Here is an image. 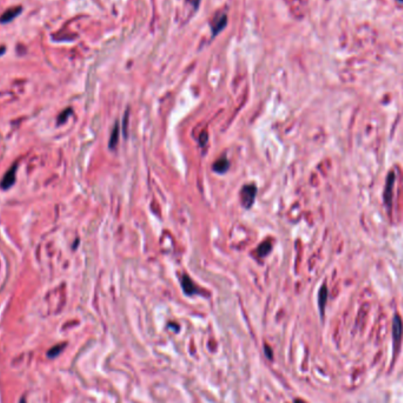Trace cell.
<instances>
[{"mask_svg":"<svg viewBox=\"0 0 403 403\" xmlns=\"http://www.w3.org/2000/svg\"><path fill=\"white\" fill-rule=\"evenodd\" d=\"M266 354L268 356V358L272 360V349H270V346H266Z\"/></svg>","mask_w":403,"mask_h":403,"instance_id":"9a60e30c","label":"cell"},{"mask_svg":"<svg viewBox=\"0 0 403 403\" xmlns=\"http://www.w3.org/2000/svg\"><path fill=\"white\" fill-rule=\"evenodd\" d=\"M228 24V18L226 14H220L218 16L217 18H214V20L212 22V25H211V30H212V36L216 37L218 33H220L224 30Z\"/></svg>","mask_w":403,"mask_h":403,"instance_id":"277c9868","label":"cell"},{"mask_svg":"<svg viewBox=\"0 0 403 403\" xmlns=\"http://www.w3.org/2000/svg\"><path fill=\"white\" fill-rule=\"evenodd\" d=\"M16 165H13V166L10 169L6 174L2 178V183H0V186H2V189L4 190H8L10 188L13 186V184L16 183Z\"/></svg>","mask_w":403,"mask_h":403,"instance_id":"7a4b0ae2","label":"cell"},{"mask_svg":"<svg viewBox=\"0 0 403 403\" xmlns=\"http://www.w3.org/2000/svg\"><path fill=\"white\" fill-rule=\"evenodd\" d=\"M118 140H120V124H116L112 136L110 138V148H114L118 144Z\"/></svg>","mask_w":403,"mask_h":403,"instance_id":"8fae6325","label":"cell"},{"mask_svg":"<svg viewBox=\"0 0 403 403\" xmlns=\"http://www.w3.org/2000/svg\"><path fill=\"white\" fill-rule=\"evenodd\" d=\"M206 142H208V134H206V132H203V134H202L200 137V146H206Z\"/></svg>","mask_w":403,"mask_h":403,"instance_id":"5bb4252c","label":"cell"},{"mask_svg":"<svg viewBox=\"0 0 403 403\" xmlns=\"http://www.w3.org/2000/svg\"><path fill=\"white\" fill-rule=\"evenodd\" d=\"M318 303H320V309H321V312L322 315L324 314V308H326V300H328V289H326V286H322L321 292H320V298H318Z\"/></svg>","mask_w":403,"mask_h":403,"instance_id":"30bf717a","label":"cell"},{"mask_svg":"<svg viewBox=\"0 0 403 403\" xmlns=\"http://www.w3.org/2000/svg\"><path fill=\"white\" fill-rule=\"evenodd\" d=\"M257 196V188L255 186H246L242 189L240 192V200H242V206L246 209H249L254 206Z\"/></svg>","mask_w":403,"mask_h":403,"instance_id":"6da1fadb","label":"cell"},{"mask_svg":"<svg viewBox=\"0 0 403 403\" xmlns=\"http://www.w3.org/2000/svg\"><path fill=\"white\" fill-rule=\"evenodd\" d=\"M272 249V243L270 242V240H266V242H263L258 248H257V254H258L260 258H263V257L269 255Z\"/></svg>","mask_w":403,"mask_h":403,"instance_id":"9c48e42d","label":"cell"},{"mask_svg":"<svg viewBox=\"0 0 403 403\" xmlns=\"http://www.w3.org/2000/svg\"><path fill=\"white\" fill-rule=\"evenodd\" d=\"M295 403H306L304 401H302V400H296Z\"/></svg>","mask_w":403,"mask_h":403,"instance_id":"2e32d148","label":"cell"},{"mask_svg":"<svg viewBox=\"0 0 403 403\" xmlns=\"http://www.w3.org/2000/svg\"><path fill=\"white\" fill-rule=\"evenodd\" d=\"M402 335H403L402 320L400 316H395V318H394V342H395V348L398 350L400 348V343H401Z\"/></svg>","mask_w":403,"mask_h":403,"instance_id":"3957f363","label":"cell"},{"mask_svg":"<svg viewBox=\"0 0 403 403\" xmlns=\"http://www.w3.org/2000/svg\"><path fill=\"white\" fill-rule=\"evenodd\" d=\"M65 346H66L65 343H62V344H59V346H54V348H52V349L50 350V352H48V358H57V356H58L59 354H60V352H62V350H64Z\"/></svg>","mask_w":403,"mask_h":403,"instance_id":"7c38bea8","label":"cell"},{"mask_svg":"<svg viewBox=\"0 0 403 403\" xmlns=\"http://www.w3.org/2000/svg\"><path fill=\"white\" fill-rule=\"evenodd\" d=\"M71 114H72L71 108H68V110L62 112V114L60 116H59V118H58V124H62V123H64V122L68 120V116H70Z\"/></svg>","mask_w":403,"mask_h":403,"instance_id":"4fadbf2b","label":"cell"},{"mask_svg":"<svg viewBox=\"0 0 403 403\" xmlns=\"http://www.w3.org/2000/svg\"><path fill=\"white\" fill-rule=\"evenodd\" d=\"M20 13H22V8H14L8 10V11H6L4 14L2 16V18H0V22H2V24H8V22H11L12 20H14V19L19 14H20Z\"/></svg>","mask_w":403,"mask_h":403,"instance_id":"52a82bcc","label":"cell"},{"mask_svg":"<svg viewBox=\"0 0 403 403\" xmlns=\"http://www.w3.org/2000/svg\"><path fill=\"white\" fill-rule=\"evenodd\" d=\"M395 183V174L390 172L388 176L387 180V188H386V194H384V200L387 206L390 208L392 206V188H394Z\"/></svg>","mask_w":403,"mask_h":403,"instance_id":"8992f818","label":"cell"},{"mask_svg":"<svg viewBox=\"0 0 403 403\" xmlns=\"http://www.w3.org/2000/svg\"><path fill=\"white\" fill-rule=\"evenodd\" d=\"M182 286H183L184 292L189 296L196 295V294L200 292L196 286V284H194L192 280L189 278V276H186V275H184L183 277H182Z\"/></svg>","mask_w":403,"mask_h":403,"instance_id":"5b68a950","label":"cell"},{"mask_svg":"<svg viewBox=\"0 0 403 403\" xmlns=\"http://www.w3.org/2000/svg\"><path fill=\"white\" fill-rule=\"evenodd\" d=\"M230 168V163L228 162L226 157H222L220 160H216V163L214 164V170L218 174H226Z\"/></svg>","mask_w":403,"mask_h":403,"instance_id":"ba28073f","label":"cell"}]
</instances>
